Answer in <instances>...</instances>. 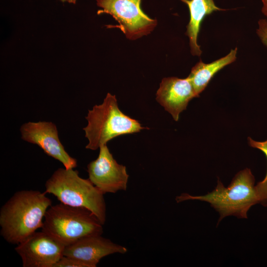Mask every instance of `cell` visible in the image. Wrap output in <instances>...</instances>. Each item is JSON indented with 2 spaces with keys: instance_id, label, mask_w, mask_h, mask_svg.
I'll return each mask as SVG.
<instances>
[{
  "instance_id": "6da1fadb",
  "label": "cell",
  "mask_w": 267,
  "mask_h": 267,
  "mask_svg": "<svg viewBox=\"0 0 267 267\" xmlns=\"http://www.w3.org/2000/svg\"><path fill=\"white\" fill-rule=\"evenodd\" d=\"M52 201L38 190L15 192L1 207L0 235L8 243L18 244L42 227Z\"/></svg>"
},
{
  "instance_id": "7a4b0ae2",
  "label": "cell",
  "mask_w": 267,
  "mask_h": 267,
  "mask_svg": "<svg viewBox=\"0 0 267 267\" xmlns=\"http://www.w3.org/2000/svg\"><path fill=\"white\" fill-rule=\"evenodd\" d=\"M178 203L189 200H198L210 204L220 214L218 222L228 216L247 218V212L253 205L260 203L267 206L256 185L250 169L239 172L227 187L219 179L215 188L204 195L192 196L182 193L176 198Z\"/></svg>"
},
{
  "instance_id": "3957f363",
  "label": "cell",
  "mask_w": 267,
  "mask_h": 267,
  "mask_svg": "<svg viewBox=\"0 0 267 267\" xmlns=\"http://www.w3.org/2000/svg\"><path fill=\"white\" fill-rule=\"evenodd\" d=\"M46 194L54 195L60 203L91 211L104 225L106 206L104 194L89 180L79 176L74 169L59 168L46 181Z\"/></svg>"
},
{
  "instance_id": "277c9868",
  "label": "cell",
  "mask_w": 267,
  "mask_h": 267,
  "mask_svg": "<svg viewBox=\"0 0 267 267\" xmlns=\"http://www.w3.org/2000/svg\"><path fill=\"white\" fill-rule=\"evenodd\" d=\"M86 119L88 121L83 128L88 140L86 148L95 150L107 144L112 139L122 135L139 132L148 129L139 122L122 112L115 95L108 93L99 105L89 110Z\"/></svg>"
},
{
  "instance_id": "5b68a950",
  "label": "cell",
  "mask_w": 267,
  "mask_h": 267,
  "mask_svg": "<svg viewBox=\"0 0 267 267\" xmlns=\"http://www.w3.org/2000/svg\"><path fill=\"white\" fill-rule=\"evenodd\" d=\"M103 225L89 210L60 203L48 208L42 231L66 246L85 237L102 234Z\"/></svg>"
},
{
  "instance_id": "8992f818",
  "label": "cell",
  "mask_w": 267,
  "mask_h": 267,
  "mask_svg": "<svg viewBox=\"0 0 267 267\" xmlns=\"http://www.w3.org/2000/svg\"><path fill=\"white\" fill-rule=\"evenodd\" d=\"M141 0H96L101 8L97 14H108L119 24L126 37L135 40L150 34L157 25V20L146 15L141 8Z\"/></svg>"
},
{
  "instance_id": "52a82bcc",
  "label": "cell",
  "mask_w": 267,
  "mask_h": 267,
  "mask_svg": "<svg viewBox=\"0 0 267 267\" xmlns=\"http://www.w3.org/2000/svg\"><path fill=\"white\" fill-rule=\"evenodd\" d=\"M99 149L97 158L87 166L88 178L103 194L126 190L129 177L126 167L116 161L107 144Z\"/></svg>"
},
{
  "instance_id": "ba28073f",
  "label": "cell",
  "mask_w": 267,
  "mask_h": 267,
  "mask_svg": "<svg viewBox=\"0 0 267 267\" xmlns=\"http://www.w3.org/2000/svg\"><path fill=\"white\" fill-rule=\"evenodd\" d=\"M65 246L51 235L36 231L15 250L23 267H53L63 255Z\"/></svg>"
},
{
  "instance_id": "9c48e42d",
  "label": "cell",
  "mask_w": 267,
  "mask_h": 267,
  "mask_svg": "<svg viewBox=\"0 0 267 267\" xmlns=\"http://www.w3.org/2000/svg\"><path fill=\"white\" fill-rule=\"evenodd\" d=\"M21 138L39 146L49 156L61 163L65 168L77 166L76 159L66 152L59 140L56 125L51 122H29L20 128Z\"/></svg>"
},
{
  "instance_id": "30bf717a",
  "label": "cell",
  "mask_w": 267,
  "mask_h": 267,
  "mask_svg": "<svg viewBox=\"0 0 267 267\" xmlns=\"http://www.w3.org/2000/svg\"><path fill=\"white\" fill-rule=\"evenodd\" d=\"M101 235L88 236L65 246L63 255L78 259L87 267H96L100 260L107 256L127 252L126 247Z\"/></svg>"
},
{
  "instance_id": "8fae6325",
  "label": "cell",
  "mask_w": 267,
  "mask_h": 267,
  "mask_svg": "<svg viewBox=\"0 0 267 267\" xmlns=\"http://www.w3.org/2000/svg\"><path fill=\"white\" fill-rule=\"evenodd\" d=\"M156 99L176 121L180 113L185 110L189 102L198 97L188 77L164 78L156 92Z\"/></svg>"
},
{
  "instance_id": "7c38bea8",
  "label": "cell",
  "mask_w": 267,
  "mask_h": 267,
  "mask_svg": "<svg viewBox=\"0 0 267 267\" xmlns=\"http://www.w3.org/2000/svg\"><path fill=\"white\" fill-rule=\"evenodd\" d=\"M185 3L190 13V20L186 26L185 35L188 37L190 51L193 55L200 56L202 51L197 39L204 18L213 12L224 10L217 6L213 0H180Z\"/></svg>"
},
{
  "instance_id": "4fadbf2b",
  "label": "cell",
  "mask_w": 267,
  "mask_h": 267,
  "mask_svg": "<svg viewBox=\"0 0 267 267\" xmlns=\"http://www.w3.org/2000/svg\"><path fill=\"white\" fill-rule=\"evenodd\" d=\"M237 51V47L231 49L225 56L209 64L200 60L192 67L187 77L198 97L217 72L236 60Z\"/></svg>"
},
{
  "instance_id": "5bb4252c",
  "label": "cell",
  "mask_w": 267,
  "mask_h": 267,
  "mask_svg": "<svg viewBox=\"0 0 267 267\" xmlns=\"http://www.w3.org/2000/svg\"><path fill=\"white\" fill-rule=\"evenodd\" d=\"M248 143L250 146L262 151L267 159V139L264 141H256L249 137ZM256 186L267 205V171L264 179L258 182Z\"/></svg>"
},
{
  "instance_id": "9a60e30c",
  "label": "cell",
  "mask_w": 267,
  "mask_h": 267,
  "mask_svg": "<svg viewBox=\"0 0 267 267\" xmlns=\"http://www.w3.org/2000/svg\"><path fill=\"white\" fill-rule=\"evenodd\" d=\"M53 267H87V266L78 259L63 256Z\"/></svg>"
},
{
  "instance_id": "2e32d148",
  "label": "cell",
  "mask_w": 267,
  "mask_h": 267,
  "mask_svg": "<svg viewBox=\"0 0 267 267\" xmlns=\"http://www.w3.org/2000/svg\"><path fill=\"white\" fill-rule=\"evenodd\" d=\"M259 28L257 33L263 43L267 46V20L261 19L259 21Z\"/></svg>"
},
{
  "instance_id": "e0dca14e",
  "label": "cell",
  "mask_w": 267,
  "mask_h": 267,
  "mask_svg": "<svg viewBox=\"0 0 267 267\" xmlns=\"http://www.w3.org/2000/svg\"><path fill=\"white\" fill-rule=\"evenodd\" d=\"M262 1L264 5L262 11L265 15L267 16V0H262Z\"/></svg>"
},
{
  "instance_id": "ac0fdd59",
  "label": "cell",
  "mask_w": 267,
  "mask_h": 267,
  "mask_svg": "<svg viewBox=\"0 0 267 267\" xmlns=\"http://www.w3.org/2000/svg\"><path fill=\"white\" fill-rule=\"evenodd\" d=\"M77 0H66V1L72 4H75Z\"/></svg>"
},
{
  "instance_id": "d6986e66",
  "label": "cell",
  "mask_w": 267,
  "mask_h": 267,
  "mask_svg": "<svg viewBox=\"0 0 267 267\" xmlns=\"http://www.w3.org/2000/svg\"><path fill=\"white\" fill-rule=\"evenodd\" d=\"M61 2H64L66 1V0H60Z\"/></svg>"
}]
</instances>
